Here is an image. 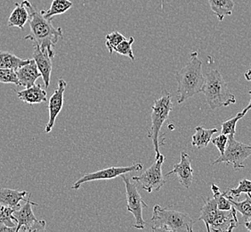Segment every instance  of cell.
Returning <instances> with one entry per match:
<instances>
[{
  "instance_id": "obj_4",
  "label": "cell",
  "mask_w": 251,
  "mask_h": 232,
  "mask_svg": "<svg viewBox=\"0 0 251 232\" xmlns=\"http://www.w3.org/2000/svg\"><path fill=\"white\" fill-rule=\"evenodd\" d=\"M193 221L187 213L169 210L156 204L151 216V230L154 232H192Z\"/></svg>"
},
{
  "instance_id": "obj_19",
  "label": "cell",
  "mask_w": 251,
  "mask_h": 232,
  "mask_svg": "<svg viewBox=\"0 0 251 232\" xmlns=\"http://www.w3.org/2000/svg\"><path fill=\"white\" fill-rule=\"evenodd\" d=\"M218 210L219 209L218 207L217 199H215V197L207 199V201H205V203L201 210V215L199 220L202 221L208 232H210V225L212 224L215 218L217 216Z\"/></svg>"
},
{
  "instance_id": "obj_2",
  "label": "cell",
  "mask_w": 251,
  "mask_h": 232,
  "mask_svg": "<svg viewBox=\"0 0 251 232\" xmlns=\"http://www.w3.org/2000/svg\"><path fill=\"white\" fill-rule=\"evenodd\" d=\"M177 83V104L181 105L190 97L202 92L205 76L202 73V62L198 52L190 55L187 64L176 73Z\"/></svg>"
},
{
  "instance_id": "obj_27",
  "label": "cell",
  "mask_w": 251,
  "mask_h": 232,
  "mask_svg": "<svg viewBox=\"0 0 251 232\" xmlns=\"http://www.w3.org/2000/svg\"><path fill=\"white\" fill-rule=\"evenodd\" d=\"M134 41H135L134 37H130L128 39H124L114 49V52H116L121 56L128 57L132 61H135V56H134L133 50H132V45L134 43Z\"/></svg>"
},
{
  "instance_id": "obj_23",
  "label": "cell",
  "mask_w": 251,
  "mask_h": 232,
  "mask_svg": "<svg viewBox=\"0 0 251 232\" xmlns=\"http://www.w3.org/2000/svg\"><path fill=\"white\" fill-rule=\"evenodd\" d=\"M30 59L18 58L13 53L6 51H0V68L12 69L16 71L20 67L29 63Z\"/></svg>"
},
{
  "instance_id": "obj_5",
  "label": "cell",
  "mask_w": 251,
  "mask_h": 232,
  "mask_svg": "<svg viewBox=\"0 0 251 232\" xmlns=\"http://www.w3.org/2000/svg\"><path fill=\"white\" fill-rule=\"evenodd\" d=\"M173 107L172 96L167 90L162 91L160 97L155 100L151 107V124L148 130V137L152 141L154 146L155 159L159 158L161 155L159 152V131L165 121L169 119V114L173 110Z\"/></svg>"
},
{
  "instance_id": "obj_8",
  "label": "cell",
  "mask_w": 251,
  "mask_h": 232,
  "mask_svg": "<svg viewBox=\"0 0 251 232\" xmlns=\"http://www.w3.org/2000/svg\"><path fill=\"white\" fill-rule=\"evenodd\" d=\"M30 194L25 203L19 209L14 212V216L17 221L16 232H45L46 231V222L42 220H38L32 211V205H38V203L30 200Z\"/></svg>"
},
{
  "instance_id": "obj_31",
  "label": "cell",
  "mask_w": 251,
  "mask_h": 232,
  "mask_svg": "<svg viewBox=\"0 0 251 232\" xmlns=\"http://www.w3.org/2000/svg\"><path fill=\"white\" fill-rule=\"evenodd\" d=\"M211 143L218 148L220 155H223L226 149L227 144H228V136L221 133L220 135L212 139Z\"/></svg>"
},
{
  "instance_id": "obj_17",
  "label": "cell",
  "mask_w": 251,
  "mask_h": 232,
  "mask_svg": "<svg viewBox=\"0 0 251 232\" xmlns=\"http://www.w3.org/2000/svg\"><path fill=\"white\" fill-rule=\"evenodd\" d=\"M29 195L27 191H21L18 189H0V204L8 207L19 209L20 202L26 201V196Z\"/></svg>"
},
{
  "instance_id": "obj_18",
  "label": "cell",
  "mask_w": 251,
  "mask_h": 232,
  "mask_svg": "<svg viewBox=\"0 0 251 232\" xmlns=\"http://www.w3.org/2000/svg\"><path fill=\"white\" fill-rule=\"evenodd\" d=\"M29 12L24 3H15V9L9 15L7 25L8 27H17L21 29H25V25L29 22Z\"/></svg>"
},
{
  "instance_id": "obj_29",
  "label": "cell",
  "mask_w": 251,
  "mask_h": 232,
  "mask_svg": "<svg viewBox=\"0 0 251 232\" xmlns=\"http://www.w3.org/2000/svg\"><path fill=\"white\" fill-rule=\"evenodd\" d=\"M124 39H126L125 36H123L119 31H112L111 33L107 34L105 45H106L107 49L109 50V53H113L114 49Z\"/></svg>"
},
{
  "instance_id": "obj_6",
  "label": "cell",
  "mask_w": 251,
  "mask_h": 232,
  "mask_svg": "<svg viewBox=\"0 0 251 232\" xmlns=\"http://www.w3.org/2000/svg\"><path fill=\"white\" fill-rule=\"evenodd\" d=\"M251 155V145L241 143L234 139V135L228 136V144L226 149L223 155L217 159L211 162V165H218L226 163L227 165H232L233 169L245 168L244 162Z\"/></svg>"
},
{
  "instance_id": "obj_26",
  "label": "cell",
  "mask_w": 251,
  "mask_h": 232,
  "mask_svg": "<svg viewBox=\"0 0 251 232\" xmlns=\"http://www.w3.org/2000/svg\"><path fill=\"white\" fill-rule=\"evenodd\" d=\"M225 193L232 198H240L241 194L244 193L251 198V180L244 179L240 181L236 189H228Z\"/></svg>"
},
{
  "instance_id": "obj_14",
  "label": "cell",
  "mask_w": 251,
  "mask_h": 232,
  "mask_svg": "<svg viewBox=\"0 0 251 232\" xmlns=\"http://www.w3.org/2000/svg\"><path fill=\"white\" fill-rule=\"evenodd\" d=\"M33 59L39 69V73H41V77L43 79L45 87L47 89L50 85L51 73L53 69V58H50L48 52L42 51L38 45H34Z\"/></svg>"
},
{
  "instance_id": "obj_1",
  "label": "cell",
  "mask_w": 251,
  "mask_h": 232,
  "mask_svg": "<svg viewBox=\"0 0 251 232\" xmlns=\"http://www.w3.org/2000/svg\"><path fill=\"white\" fill-rule=\"evenodd\" d=\"M23 3L29 12L30 28V33L25 36V39L31 40L42 51L48 52L50 58H54L53 47L60 38H63V29L61 27H54L52 20L44 17L41 10L38 11L28 0H24Z\"/></svg>"
},
{
  "instance_id": "obj_24",
  "label": "cell",
  "mask_w": 251,
  "mask_h": 232,
  "mask_svg": "<svg viewBox=\"0 0 251 232\" xmlns=\"http://www.w3.org/2000/svg\"><path fill=\"white\" fill-rule=\"evenodd\" d=\"M73 5L71 0H53L49 9L41 10V13L47 19L53 20V16L66 13Z\"/></svg>"
},
{
  "instance_id": "obj_16",
  "label": "cell",
  "mask_w": 251,
  "mask_h": 232,
  "mask_svg": "<svg viewBox=\"0 0 251 232\" xmlns=\"http://www.w3.org/2000/svg\"><path fill=\"white\" fill-rule=\"evenodd\" d=\"M15 93L20 100L25 102L26 104L29 105H34V104H40L43 102H47V91L42 88L41 85H36L34 84L33 86L29 87H25L24 90L21 91H16Z\"/></svg>"
},
{
  "instance_id": "obj_28",
  "label": "cell",
  "mask_w": 251,
  "mask_h": 232,
  "mask_svg": "<svg viewBox=\"0 0 251 232\" xmlns=\"http://www.w3.org/2000/svg\"><path fill=\"white\" fill-rule=\"evenodd\" d=\"M244 116L242 115V112L238 113L236 116L230 118L229 120L224 121L222 123V130L221 132L225 135H235L236 133V124L238 121H240Z\"/></svg>"
},
{
  "instance_id": "obj_13",
  "label": "cell",
  "mask_w": 251,
  "mask_h": 232,
  "mask_svg": "<svg viewBox=\"0 0 251 232\" xmlns=\"http://www.w3.org/2000/svg\"><path fill=\"white\" fill-rule=\"evenodd\" d=\"M171 174H176L178 178L180 184L185 189H189L192 185L193 180V170L191 164V158L186 152L181 153V159L178 164H176L173 170L166 174V176L169 177Z\"/></svg>"
},
{
  "instance_id": "obj_7",
  "label": "cell",
  "mask_w": 251,
  "mask_h": 232,
  "mask_svg": "<svg viewBox=\"0 0 251 232\" xmlns=\"http://www.w3.org/2000/svg\"><path fill=\"white\" fill-rule=\"evenodd\" d=\"M121 177L125 183L126 210L132 213L135 218V224L133 227L138 230H144L146 226V223L143 217V211L145 208H148V205L142 199L136 185L134 182H131L126 177L125 174H122Z\"/></svg>"
},
{
  "instance_id": "obj_33",
  "label": "cell",
  "mask_w": 251,
  "mask_h": 232,
  "mask_svg": "<svg viewBox=\"0 0 251 232\" xmlns=\"http://www.w3.org/2000/svg\"><path fill=\"white\" fill-rule=\"evenodd\" d=\"M244 77H245V79H246L248 82L251 83V68H250V69L247 71L246 73H245V74H244Z\"/></svg>"
},
{
  "instance_id": "obj_10",
  "label": "cell",
  "mask_w": 251,
  "mask_h": 232,
  "mask_svg": "<svg viewBox=\"0 0 251 232\" xmlns=\"http://www.w3.org/2000/svg\"><path fill=\"white\" fill-rule=\"evenodd\" d=\"M143 168H144L143 164L137 163L135 165L126 166V167H109L105 169L100 170L92 174H85L83 177L74 183L72 189L77 190L80 188V186L83 183L90 182L94 180H100V179H115L117 177L121 176L122 174H129L132 172H140Z\"/></svg>"
},
{
  "instance_id": "obj_20",
  "label": "cell",
  "mask_w": 251,
  "mask_h": 232,
  "mask_svg": "<svg viewBox=\"0 0 251 232\" xmlns=\"http://www.w3.org/2000/svg\"><path fill=\"white\" fill-rule=\"evenodd\" d=\"M218 132V129H204L201 126L195 128V133L192 137V145L196 146L198 149L207 147L211 142L212 137L215 133Z\"/></svg>"
},
{
  "instance_id": "obj_12",
  "label": "cell",
  "mask_w": 251,
  "mask_h": 232,
  "mask_svg": "<svg viewBox=\"0 0 251 232\" xmlns=\"http://www.w3.org/2000/svg\"><path fill=\"white\" fill-rule=\"evenodd\" d=\"M236 209L232 207L228 211L218 210V214L210 225V232H231L239 226Z\"/></svg>"
},
{
  "instance_id": "obj_11",
  "label": "cell",
  "mask_w": 251,
  "mask_h": 232,
  "mask_svg": "<svg viewBox=\"0 0 251 232\" xmlns=\"http://www.w3.org/2000/svg\"><path fill=\"white\" fill-rule=\"evenodd\" d=\"M67 87V83L63 79H59L58 86L54 89L53 95L49 101V119L45 127V132L49 133L52 131L55 120L62 111L64 100V92Z\"/></svg>"
},
{
  "instance_id": "obj_3",
  "label": "cell",
  "mask_w": 251,
  "mask_h": 232,
  "mask_svg": "<svg viewBox=\"0 0 251 232\" xmlns=\"http://www.w3.org/2000/svg\"><path fill=\"white\" fill-rule=\"evenodd\" d=\"M202 93L206 97L208 107L213 111L219 107H228L236 103L235 96L229 89L218 70H211L206 74Z\"/></svg>"
},
{
  "instance_id": "obj_25",
  "label": "cell",
  "mask_w": 251,
  "mask_h": 232,
  "mask_svg": "<svg viewBox=\"0 0 251 232\" xmlns=\"http://www.w3.org/2000/svg\"><path fill=\"white\" fill-rule=\"evenodd\" d=\"M226 195L227 199L230 200V202L232 203V207L236 209L237 212L242 213V218L243 220L247 222L251 219V198L246 195V199L243 200L242 202H235L233 200V198L231 196H228L224 192Z\"/></svg>"
},
{
  "instance_id": "obj_30",
  "label": "cell",
  "mask_w": 251,
  "mask_h": 232,
  "mask_svg": "<svg viewBox=\"0 0 251 232\" xmlns=\"http://www.w3.org/2000/svg\"><path fill=\"white\" fill-rule=\"evenodd\" d=\"M0 83L6 84L13 83L19 86V81L15 70L0 68Z\"/></svg>"
},
{
  "instance_id": "obj_9",
  "label": "cell",
  "mask_w": 251,
  "mask_h": 232,
  "mask_svg": "<svg viewBox=\"0 0 251 232\" xmlns=\"http://www.w3.org/2000/svg\"><path fill=\"white\" fill-rule=\"evenodd\" d=\"M164 161V155H159V158H157L155 163L146 170L145 173L139 176L132 177V180L141 184L143 189H145L148 193L158 191L167 182L162 174V165Z\"/></svg>"
},
{
  "instance_id": "obj_32",
  "label": "cell",
  "mask_w": 251,
  "mask_h": 232,
  "mask_svg": "<svg viewBox=\"0 0 251 232\" xmlns=\"http://www.w3.org/2000/svg\"><path fill=\"white\" fill-rule=\"evenodd\" d=\"M249 94H250V95H251V90H250V91H249ZM251 102H250V104H249V105H248V106H247L246 107H245V108H244V109H243V110H242V115H243V116H245V115H246L247 113H248V111H250V110H251Z\"/></svg>"
},
{
  "instance_id": "obj_21",
  "label": "cell",
  "mask_w": 251,
  "mask_h": 232,
  "mask_svg": "<svg viewBox=\"0 0 251 232\" xmlns=\"http://www.w3.org/2000/svg\"><path fill=\"white\" fill-rule=\"evenodd\" d=\"M16 209L0 204V232H16L17 221L14 216Z\"/></svg>"
},
{
  "instance_id": "obj_15",
  "label": "cell",
  "mask_w": 251,
  "mask_h": 232,
  "mask_svg": "<svg viewBox=\"0 0 251 232\" xmlns=\"http://www.w3.org/2000/svg\"><path fill=\"white\" fill-rule=\"evenodd\" d=\"M17 74L19 86L25 87H29L33 86L36 81L41 77V73H39L37 64L34 59H30L29 63L20 67L15 71Z\"/></svg>"
},
{
  "instance_id": "obj_34",
  "label": "cell",
  "mask_w": 251,
  "mask_h": 232,
  "mask_svg": "<svg viewBox=\"0 0 251 232\" xmlns=\"http://www.w3.org/2000/svg\"><path fill=\"white\" fill-rule=\"evenodd\" d=\"M245 227L249 232H251V219L245 222Z\"/></svg>"
},
{
  "instance_id": "obj_22",
  "label": "cell",
  "mask_w": 251,
  "mask_h": 232,
  "mask_svg": "<svg viewBox=\"0 0 251 232\" xmlns=\"http://www.w3.org/2000/svg\"><path fill=\"white\" fill-rule=\"evenodd\" d=\"M213 14L222 22L226 16L232 15L234 7V2L232 0H208Z\"/></svg>"
}]
</instances>
